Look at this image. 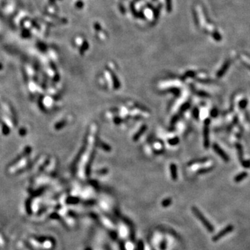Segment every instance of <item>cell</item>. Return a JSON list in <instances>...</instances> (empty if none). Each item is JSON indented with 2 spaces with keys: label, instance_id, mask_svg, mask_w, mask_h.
I'll use <instances>...</instances> for the list:
<instances>
[{
  "label": "cell",
  "instance_id": "13",
  "mask_svg": "<svg viewBox=\"0 0 250 250\" xmlns=\"http://www.w3.org/2000/svg\"><path fill=\"white\" fill-rule=\"evenodd\" d=\"M178 142H179V140H178L177 138H175V140H173L172 141V142H169V143H170L171 144H172V145H175V143H178Z\"/></svg>",
  "mask_w": 250,
  "mask_h": 250
},
{
  "label": "cell",
  "instance_id": "14",
  "mask_svg": "<svg viewBox=\"0 0 250 250\" xmlns=\"http://www.w3.org/2000/svg\"><path fill=\"white\" fill-rule=\"evenodd\" d=\"M247 68H248V69H249V70H250V66H247Z\"/></svg>",
  "mask_w": 250,
  "mask_h": 250
},
{
  "label": "cell",
  "instance_id": "3",
  "mask_svg": "<svg viewBox=\"0 0 250 250\" xmlns=\"http://www.w3.org/2000/svg\"><path fill=\"white\" fill-rule=\"evenodd\" d=\"M213 148L214 149V151H215L216 153H217L218 155H219L220 157H221L222 159H223L225 162H229V156L227 154H226L223 149H222L221 147H220L219 145H217V144H214L213 145Z\"/></svg>",
  "mask_w": 250,
  "mask_h": 250
},
{
  "label": "cell",
  "instance_id": "11",
  "mask_svg": "<svg viewBox=\"0 0 250 250\" xmlns=\"http://www.w3.org/2000/svg\"><path fill=\"white\" fill-rule=\"evenodd\" d=\"M211 115L213 116V117L215 118V117H216V116H217V110L214 109V110H213V111H211Z\"/></svg>",
  "mask_w": 250,
  "mask_h": 250
},
{
  "label": "cell",
  "instance_id": "12",
  "mask_svg": "<svg viewBox=\"0 0 250 250\" xmlns=\"http://www.w3.org/2000/svg\"><path fill=\"white\" fill-rule=\"evenodd\" d=\"M170 202H171V201H170V200H167V201H166V202H163V204L165 206H166V204H167V205H168L169 204H170Z\"/></svg>",
  "mask_w": 250,
  "mask_h": 250
},
{
  "label": "cell",
  "instance_id": "1",
  "mask_svg": "<svg viewBox=\"0 0 250 250\" xmlns=\"http://www.w3.org/2000/svg\"><path fill=\"white\" fill-rule=\"evenodd\" d=\"M192 211H193L195 215L197 216V217L198 219L202 222V223L204 224L205 227L206 228V229L210 232H213L214 231L213 226L210 223L208 220H207L206 218H205L204 216L202 215V213H201V212L199 211L197 209L195 208V207H193V208H192Z\"/></svg>",
  "mask_w": 250,
  "mask_h": 250
},
{
  "label": "cell",
  "instance_id": "7",
  "mask_svg": "<svg viewBox=\"0 0 250 250\" xmlns=\"http://www.w3.org/2000/svg\"><path fill=\"white\" fill-rule=\"evenodd\" d=\"M236 147L237 149V152H238V159L240 160V161L241 162L243 160V148L240 143H236Z\"/></svg>",
  "mask_w": 250,
  "mask_h": 250
},
{
  "label": "cell",
  "instance_id": "4",
  "mask_svg": "<svg viewBox=\"0 0 250 250\" xmlns=\"http://www.w3.org/2000/svg\"><path fill=\"white\" fill-rule=\"evenodd\" d=\"M210 123V120L207 119L205 121V126L204 130V146L205 147H208L209 146V126Z\"/></svg>",
  "mask_w": 250,
  "mask_h": 250
},
{
  "label": "cell",
  "instance_id": "8",
  "mask_svg": "<svg viewBox=\"0 0 250 250\" xmlns=\"http://www.w3.org/2000/svg\"><path fill=\"white\" fill-rule=\"evenodd\" d=\"M247 104H248V101H247V99H243L241 100L240 102H239V108L240 109H245V108L247 107Z\"/></svg>",
  "mask_w": 250,
  "mask_h": 250
},
{
  "label": "cell",
  "instance_id": "6",
  "mask_svg": "<svg viewBox=\"0 0 250 250\" xmlns=\"http://www.w3.org/2000/svg\"><path fill=\"white\" fill-rule=\"evenodd\" d=\"M247 176H248V174H247V172H242L238 174V175L235 177L234 181L236 182V183H239V182L242 181L243 180L246 179Z\"/></svg>",
  "mask_w": 250,
  "mask_h": 250
},
{
  "label": "cell",
  "instance_id": "5",
  "mask_svg": "<svg viewBox=\"0 0 250 250\" xmlns=\"http://www.w3.org/2000/svg\"><path fill=\"white\" fill-rule=\"evenodd\" d=\"M230 64H231V61H226L225 63L223 65V66L221 69L220 70V71L218 72L217 73V77H221L222 76H223L225 72H226V70L229 69V67L230 66Z\"/></svg>",
  "mask_w": 250,
  "mask_h": 250
},
{
  "label": "cell",
  "instance_id": "2",
  "mask_svg": "<svg viewBox=\"0 0 250 250\" xmlns=\"http://www.w3.org/2000/svg\"><path fill=\"white\" fill-rule=\"evenodd\" d=\"M234 229V226L233 225H228L227 226H226L225 228L223 230L220 231V232L218 233L217 235H215V236L213 238V240L214 242H216V241L219 240L221 239L222 237L225 236L226 235H227L231 233L232 232H233V230Z\"/></svg>",
  "mask_w": 250,
  "mask_h": 250
},
{
  "label": "cell",
  "instance_id": "9",
  "mask_svg": "<svg viewBox=\"0 0 250 250\" xmlns=\"http://www.w3.org/2000/svg\"><path fill=\"white\" fill-rule=\"evenodd\" d=\"M171 169V174H172V177L173 178V179H176V177H177V168H176V166L175 165H171L170 167Z\"/></svg>",
  "mask_w": 250,
  "mask_h": 250
},
{
  "label": "cell",
  "instance_id": "10",
  "mask_svg": "<svg viewBox=\"0 0 250 250\" xmlns=\"http://www.w3.org/2000/svg\"><path fill=\"white\" fill-rule=\"evenodd\" d=\"M241 165L244 168H249L250 167V160H243L241 161Z\"/></svg>",
  "mask_w": 250,
  "mask_h": 250
}]
</instances>
